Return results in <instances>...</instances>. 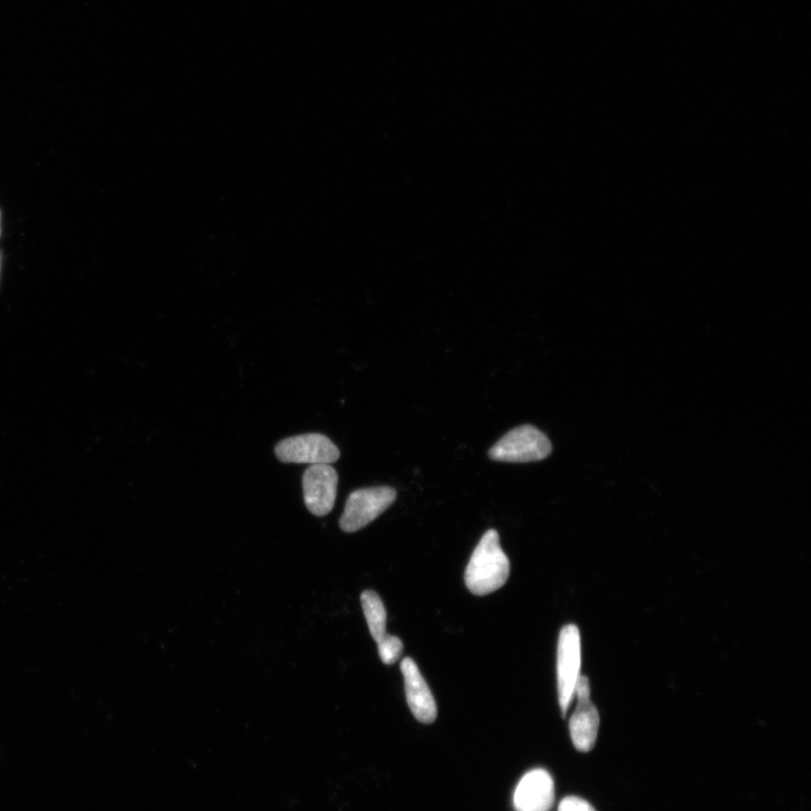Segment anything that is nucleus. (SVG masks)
<instances>
[{
	"instance_id": "obj_1",
	"label": "nucleus",
	"mask_w": 811,
	"mask_h": 811,
	"mask_svg": "<svg viewBox=\"0 0 811 811\" xmlns=\"http://www.w3.org/2000/svg\"><path fill=\"white\" fill-rule=\"evenodd\" d=\"M496 530H488L476 547L465 572L467 589L485 597L503 588L510 573V562Z\"/></svg>"
},
{
	"instance_id": "obj_2",
	"label": "nucleus",
	"mask_w": 811,
	"mask_h": 811,
	"mask_svg": "<svg viewBox=\"0 0 811 811\" xmlns=\"http://www.w3.org/2000/svg\"><path fill=\"white\" fill-rule=\"evenodd\" d=\"M552 453L548 436L533 425L518 426L506 433L489 450L492 460L507 463L541 461Z\"/></svg>"
},
{
	"instance_id": "obj_3",
	"label": "nucleus",
	"mask_w": 811,
	"mask_h": 811,
	"mask_svg": "<svg viewBox=\"0 0 811 811\" xmlns=\"http://www.w3.org/2000/svg\"><path fill=\"white\" fill-rule=\"evenodd\" d=\"M581 666V633L575 624H567L560 631L557 653L558 698L564 718L575 697Z\"/></svg>"
},
{
	"instance_id": "obj_4",
	"label": "nucleus",
	"mask_w": 811,
	"mask_h": 811,
	"mask_svg": "<svg viewBox=\"0 0 811 811\" xmlns=\"http://www.w3.org/2000/svg\"><path fill=\"white\" fill-rule=\"evenodd\" d=\"M397 492L389 486L362 488L346 501L339 527L347 534L357 533L373 523L396 501Z\"/></svg>"
},
{
	"instance_id": "obj_5",
	"label": "nucleus",
	"mask_w": 811,
	"mask_h": 811,
	"mask_svg": "<svg viewBox=\"0 0 811 811\" xmlns=\"http://www.w3.org/2000/svg\"><path fill=\"white\" fill-rule=\"evenodd\" d=\"M275 454L284 463H310V465H331L340 456L334 442L318 433L285 439L275 446Z\"/></svg>"
},
{
	"instance_id": "obj_6",
	"label": "nucleus",
	"mask_w": 811,
	"mask_h": 811,
	"mask_svg": "<svg viewBox=\"0 0 811 811\" xmlns=\"http://www.w3.org/2000/svg\"><path fill=\"white\" fill-rule=\"evenodd\" d=\"M575 695L577 708L569 720L570 737L579 751H590L596 746L600 727V715L591 702V686L587 676H579Z\"/></svg>"
},
{
	"instance_id": "obj_7",
	"label": "nucleus",
	"mask_w": 811,
	"mask_h": 811,
	"mask_svg": "<svg viewBox=\"0 0 811 811\" xmlns=\"http://www.w3.org/2000/svg\"><path fill=\"white\" fill-rule=\"evenodd\" d=\"M338 475L330 465H312L303 478L307 508L316 516L331 512L337 495Z\"/></svg>"
},
{
	"instance_id": "obj_8",
	"label": "nucleus",
	"mask_w": 811,
	"mask_h": 811,
	"mask_svg": "<svg viewBox=\"0 0 811 811\" xmlns=\"http://www.w3.org/2000/svg\"><path fill=\"white\" fill-rule=\"evenodd\" d=\"M400 670L404 681L406 699L413 716L422 724H433L438 717V706L417 663L411 657H406L401 662Z\"/></svg>"
},
{
	"instance_id": "obj_9",
	"label": "nucleus",
	"mask_w": 811,
	"mask_h": 811,
	"mask_svg": "<svg viewBox=\"0 0 811 811\" xmlns=\"http://www.w3.org/2000/svg\"><path fill=\"white\" fill-rule=\"evenodd\" d=\"M554 802L555 782L544 769H536L524 776L513 796L516 811H550Z\"/></svg>"
},
{
	"instance_id": "obj_10",
	"label": "nucleus",
	"mask_w": 811,
	"mask_h": 811,
	"mask_svg": "<svg viewBox=\"0 0 811 811\" xmlns=\"http://www.w3.org/2000/svg\"><path fill=\"white\" fill-rule=\"evenodd\" d=\"M364 612L372 639L380 643L387 633V611L381 598L373 591H365L361 596Z\"/></svg>"
},
{
	"instance_id": "obj_11",
	"label": "nucleus",
	"mask_w": 811,
	"mask_h": 811,
	"mask_svg": "<svg viewBox=\"0 0 811 811\" xmlns=\"http://www.w3.org/2000/svg\"><path fill=\"white\" fill-rule=\"evenodd\" d=\"M378 651L383 664L392 665L401 656L403 644L398 636L387 634L385 639L378 643Z\"/></svg>"
},
{
	"instance_id": "obj_12",
	"label": "nucleus",
	"mask_w": 811,
	"mask_h": 811,
	"mask_svg": "<svg viewBox=\"0 0 811 811\" xmlns=\"http://www.w3.org/2000/svg\"><path fill=\"white\" fill-rule=\"evenodd\" d=\"M558 811H597L593 805L579 797L569 796L564 798L558 807Z\"/></svg>"
}]
</instances>
